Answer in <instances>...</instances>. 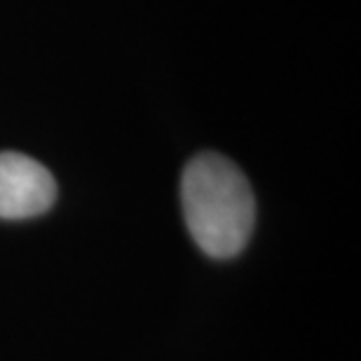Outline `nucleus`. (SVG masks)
<instances>
[{"mask_svg": "<svg viewBox=\"0 0 361 361\" xmlns=\"http://www.w3.org/2000/svg\"><path fill=\"white\" fill-rule=\"evenodd\" d=\"M180 204L188 233L214 261L240 256L256 223V200L247 176L219 153H200L180 176Z\"/></svg>", "mask_w": 361, "mask_h": 361, "instance_id": "f257e3e1", "label": "nucleus"}, {"mask_svg": "<svg viewBox=\"0 0 361 361\" xmlns=\"http://www.w3.org/2000/svg\"><path fill=\"white\" fill-rule=\"evenodd\" d=\"M56 202V180L45 164L17 150L0 153V221H28Z\"/></svg>", "mask_w": 361, "mask_h": 361, "instance_id": "f03ea898", "label": "nucleus"}]
</instances>
